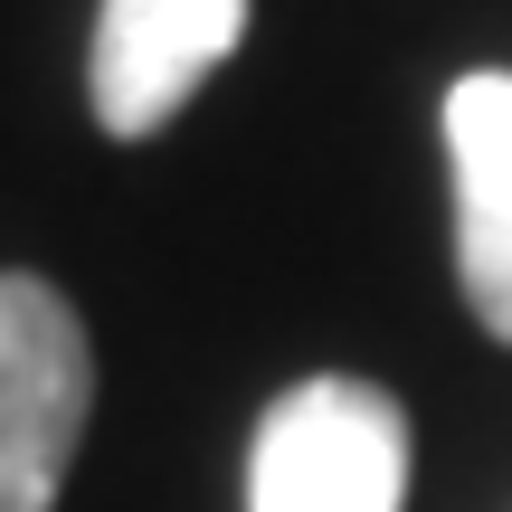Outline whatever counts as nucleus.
I'll list each match as a JSON object with an SVG mask.
<instances>
[{"label": "nucleus", "mask_w": 512, "mask_h": 512, "mask_svg": "<svg viewBox=\"0 0 512 512\" xmlns=\"http://www.w3.org/2000/svg\"><path fill=\"white\" fill-rule=\"evenodd\" d=\"M95 408V351L48 275H0V512H57Z\"/></svg>", "instance_id": "f03ea898"}, {"label": "nucleus", "mask_w": 512, "mask_h": 512, "mask_svg": "<svg viewBox=\"0 0 512 512\" xmlns=\"http://www.w3.org/2000/svg\"><path fill=\"white\" fill-rule=\"evenodd\" d=\"M247 512H408V408L380 380H294L256 418Z\"/></svg>", "instance_id": "f257e3e1"}, {"label": "nucleus", "mask_w": 512, "mask_h": 512, "mask_svg": "<svg viewBox=\"0 0 512 512\" xmlns=\"http://www.w3.org/2000/svg\"><path fill=\"white\" fill-rule=\"evenodd\" d=\"M446 171H456V285L475 323L512 342V67L446 86Z\"/></svg>", "instance_id": "20e7f679"}, {"label": "nucleus", "mask_w": 512, "mask_h": 512, "mask_svg": "<svg viewBox=\"0 0 512 512\" xmlns=\"http://www.w3.org/2000/svg\"><path fill=\"white\" fill-rule=\"evenodd\" d=\"M247 0H105L86 48V95L114 143H152L238 57Z\"/></svg>", "instance_id": "7ed1b4c3"}]
</instances>
